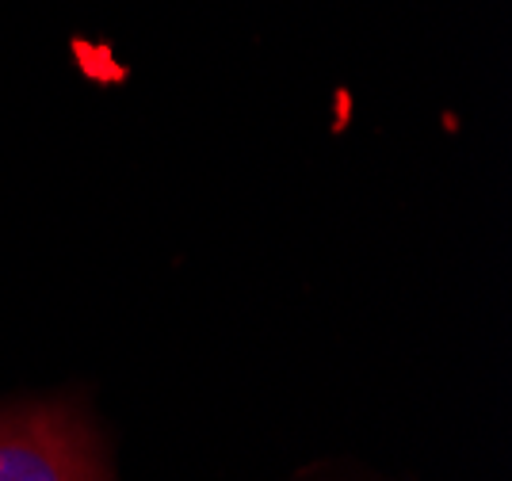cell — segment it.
Listing matches in <instances>:
<instances>
[{
    "mask_svg": "<svg viewBox=\"0 0 512 481\" xmlns=\"http://www.w3.org/2000/svg\"><path fill=\"white\" fill-rule=\"evenodd\" d=\"M0 481H119L81 401L0 405Z\"/></svg>",
    "mask_w": 512,
    "mask_h": 481,
    "instance_id": "obj_1",
    "label": "cell"
}]
</instances>
